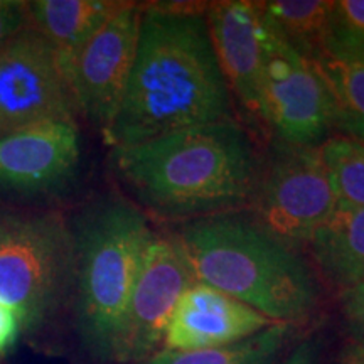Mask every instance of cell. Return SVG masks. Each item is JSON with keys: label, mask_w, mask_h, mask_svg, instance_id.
Here are the masks:
<instances>
[{"label": "cell", "mask_w": 364, "mask_h": 364, "mask_svg": "<svg viewBox=\"0 0 364 364\" xmlns=\"http://www.w3.org/2000/svg\"><path fill=\"white\" fill-rule=\"evenodd\" d=\"M80 132L73 118L34 124L0 139V191L53 193L73 179L80 164Z\"/></svg>", "instance_id": "11"}, {"label": "cell", "mask_w": 364, "mask_h": 364, "mask_svg": "<svg viewBox=\"0 0 364 364\" xmlns=\"http://www.w3.org/2000/svg\"><path fill=\"white\" fill-rule=\"evenodd\" d=\"M255 189L258 225L284 243L309 241L339 208L317 147L279 144Z\"/></svg>", "instance_id": "7"}, {"label": "cell", "mask_w": 364, "mask_h": 364, "mask_svg": "<svg viewBox=\"0 0 364 364\" xmlns=\"http://www.w3.org/2000/svg\"><path fill=\"white\" fill-rule=\"evenodd\" d=\"M144 7L125 2L76 53L70 81L78 115L105 135L115 120L139 44Z\"/></svg>", "instance_id": "9"}, {"label": "cell", "mask_w": 364, "mask_h": 364, "mask_svg": "<svg viewBox=\"0 0 364 364\" xmlns=\"http://www.w3.org/2000/svg\"><path fill=\"white\" fill-rule=\"evenodd\" d=\"M75 280L73 228L59 213H0V302L19 314L22 329L56 311Z\"/></svg>", "instance_id": "5"}, {"label": "cell", "mask_w": 364, "mask_h": 364, "mask_svg": "<svg viewBox=\"0 0 364 364\" xmlns=\"http://www.w3.org/2000/svg\"><path fill=\"white\" fill-rule=\"evenodd\" d=\"M277 324L231 295L196 282L177 302L162 344L172 351L223 348Z\"/></svg>", "instance_id": "13"}, {"label": "cell", "mask_w": 364, "mask_h": 364, "mask_svg": "<svg viewBox=\"0 0 364 364\" xmlns=\"http://www.w3.org/2000/svg\"><path fill=\"white\" fill-rule=\"evenodd\" d=\"M338 194L339 206L364 208V140L334 135L317 145Z\"/></svg>", "instance_id": "19"}, {"label": "cell", "mask_w": 364, "mask_h": 364, "mask_svg": "<svg viewBox=\"0 0 364 364\" xmlns=\"http://www.w3.org/2000/svg\"><path fill=\"white\" fill-rule=\"evenodd\" d=\"M125 2L117 0H34L27 2L29 26L58 54L68 78L73 58Z\"/></svg>", "instance_id": "14"}, {"label": "cell", "mask_w": 364, "mask_h": 364, "mask_svg": "<svg viewBox=\"0 0 364 364\" xmlns=\"http://www.w3.org/2000/svg\"><path fill=\"white\" fill-rule=\"evenodd\" d=\"M280 364H318V348L314 341L299 344Z\"/></svg>", "instance_id": "24"}, {"label": "cell", "mask_w": 364, "mask_h": 364, "mask_svg": "<svg viewBox=\"0 0 364 364\" xmlns=\"http://www.w3.org/2000/svg\"><path fill=\"white\" fill-rule=\"evenodd\" d=\"M176 240L196 280L279 324H297L317 307L311 268L258 223L230 213L204 216L182 226Z\"/></svg>", "instance_id": "3"}, {"label": "cell", "mask_w": 364, "mask_h": 364, "mask_svg": "<svg viewBox=\"0 0 364 364\" xmlns=\"http://www.w3.org/2000/svg\"><path fill=\"white\" fill-rule=\"evenodd\" d=\"M260 117L280 144L292 147H317L336 127L334 100L317 66L267 22Z\"/></svg>", "instance_id": "6"}, {"label": "cell", "mask_w": 364, "mask_h": 364, "mask_svg": "<svg viewBox=\"0 0 364 364\" xmlns=\"http://www.w3.org/2000/svg\"><path fill=\"white\" fill-rule=\"evenodd\" d=\"M314 65L334 100L336 127L364 140V59L324 53Z\"/></svg>", "instance_id": "18"}, {"label": "cell", "mask_w": 364, "mask_h": 364, "mask_svg": "<svg viewBox=\"0 0 364 364\" xmlns=\"http://www.w3.org/2000/svg\"><path fill=\"white\" fill-rule=\"evenodd\" d=\"M78 108L58 54L31 26L0 44V139Z\"/></svg>", "instance_id": "8"}, {"label": "cell", "mask_w": 364, "mask_h": 364, "mask_svg": "<svg viewBox=\"0 0 364 364\" xmlns=\"http://www.w3.org/2000/svg\"><path fill=\"white\" fill-rule=\"evenodd\" d=\"M307 243L334 284L349 289L364 282V208L339 206Z\"/></svg>", "instance_id": "15"}, {"label": "cell", "mask_w": 364, "mask_h": 364, "mask_svg": "<svg viewBox=\"0 0 364 364\" xmlns=\"http://www.w3.org/2000/svg\"><path fill=\"white\" fill-rule=\"evenodd\" d=\"M113 162L136 201L176 220L241 206L260 177L252 140L233 118L117 147Z\"/></svg>", "instance_id": "2"}, {"label": "cell", "mask_w": 364, "mask_h": 364, "mask_svg": "<svg viewBox=\"0 0 364 364\" xmlns=\"http://www.w3.org/2000/svg\"><path fill=\"white\" fill-rule=\"evenodd\" d=\"M290 324H277L240 343L211 349L172 351L159 349L147 364H270L289 339Z\"/></svg>", "instance_id": "17"}, {"label": "cell", "mask_w": 364, "mask_h": 364, "mask_svg": "<svg viewBox=\"0 0 364 364\" xmlns=\"http://www.w3.org/2000/svg\"><path fill=\"white\" fill-rule=\"evenodd\" d=\"M209 38L231 97L262 122L260 98L265 65V21L258 2L226 0L209 4Z\"/></svg>", "instance_id": "12"}, {"label": "cell", "mask_w": 364, "mask_h": 364, "mask_svg": "<svg viewBox=\"0 0 364 364\" xmlns=\"http://www.w3.org/2000/svg\"><path fill=\"white\" fill-rule=\"evenodd\" d=\"M343 307L353 331L364 343V282L344 289Z\"/></svg>", "instance_id": "22"}, {"label": "cell", "mask_w": 364, "mask_h": 364, "mask_svg": "<svg viewBox=\"0 0 364 364\" xmlns=\"http://www.w3.org/2000/svg\"><path fill=\"white\" fill-rule=\"evenodd\" d=\"M78 321L85 343L113 359L144 255L156 233L124 198H103L73 228Z\"/></svg>", "instance_id": "4"}, {"label": "cell", "mask_w": 364, "mask_h": 364, "mask_svg": "<svg viewBox=\"0 0 364 364\" xmlns=\"http://www.w3.org/2000/svg\"><path fill=\"white\" fill-rule=\"evenodd\" d=\"M326 53L364 59V0L332 2Z\"/></svg>", "instance_id": "20"}, {"label": "cell", "mask_w": 364, "mask_h": 364, "mask_svg": "<svg viewBox=\"0 0 364 364\" xmlns=\"http://www.w3.org/2000/svg\"><path fill=\"white\" fill-rule=\"evenodd\" d=\"M22 331V321L19 314L9 307L7 304L0 302V356L6 354L16 344Z\"/></svg>", "instance_id": "23"}, {"label": "cell", "mask_w": 364, "mask_h": 364, "mask_svg": "<svg viewBox=\"0 0 364 364\" xmlns=\"http://www.w3.org/2000/svg\"><path fill=\"white\" fill-rule=\"evenodd\" d=\"M258 6L273 33L309 61L326 53L331 0H270Z\"/></svg>", "instance_id": "16"}, {"label": "cell", "mask_w": 364, "mask_h": 364, "mask_svg": "<svg viewBox=\"0 0 364 364\" xmlns=\"http://www.w3.org/2000/svg\"><path fill=\"white\" fill-rule=\"evenodd\" d=\"M208 7L198 2L144 7L134 68L105 135L113 149L231 120V95L213 51Z\"/></svg>", "instance_id": "1"}, {"label": "cell", "mask_w": 364, "mask_h": 364, "mask_svg": "<svg viewBox=\"0 0 364 364\" xmlns=\"http://www.w3.org/2000/svg\"><path fill=\"white\" fill-rule=\"evenodd\" d=\"M196 282L177 240L156 235L136 275L113 359L140 363L156 354L177 302Z\"/></svg>", "instance_id": "10"}, {"label": "cell", "mask_w": 364, "mask_h": 364, "mask_svg": "<svg viewBox=\"0 0 364 364\" xmlns=\"http://www.w3.org/2000/svg\"><path fill=\"white\" fill-rule=\"evenodd\" d=\"M29 26L27 2L22 0H0V44L21 29Z\"/></svg>", "instance_id": "21"}]
</instances>
